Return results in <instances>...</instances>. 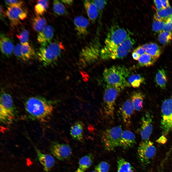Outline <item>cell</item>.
<instances>
[{"label":"cell","mask_w":172,"mask_h":172,"mask_svg":"<svg viewBox=\"0 0 172 172\" xmlns=\"http://www.w3.org/2000/svg\"><path fill=\"white\" fill-rule=\"evenodd\" d=\"M134 109L131 100H126L121 108L122 117L124 122L127 125L130 124L132 115Z\"/></svg>","instance_id":"obj_19"},{"label":"cell","mask_w":172,"mask_h":172,"mask_svg":"<svg viewBox=\"0 0 172 172\" xmlns=\"http://www.w3.org/2000/svg\"><path fill=\"white\" fill-rule=\"evenodd\" d=\"M166 22L169 18L172 16V7H170L160 11H157L156 13Z\"/></svg>","instance_id":"obj_36"},{"label":"cell","mask_w":172,"mask_h":172,"mask_svg":"<svg viewBox=\"0 0 172 172\" xmlns=\"http://www.w3.org/2000/svg\"><path fill=\"white\" fill-rule=\"evenodd\" d=\"M45 18L38 15L32 19V25L33 29L38 32L42 31L47 26Z\"/></svg>","instance_id":"obj_26"},{"label":"cell","mask_w":172,"mask_h":172,"mask_svg":"<svg viewBox=\"0 0 172 172\" xmlns=\"http://www.w3.org/2000/svg\"><path fill=\"white\" fill-rule=\"evenodd\" d=\"M135 41L129 36L108 54L104 60L122 58L129 52Z\"/></svg>","instance_id":"obj_9"},{"label":"cell","mask_w":172,"mask_h":172,"mask_svg":"<svg viewBox=\"0 0 172 172\" xmlns=\"http://www.w3.org/2000/svg\"><path fill=\"white\" fill-rule=\"evenodd\" d=\"M166 22L154 19L152 26V30L154 32L159 33L163 30Z\"/></svg>","instance_id":"obj_38"},{"label":"cell","mask_w":172,"mask_h":172,"mask_svg":"<svg viewBox=\"0 0 172 172\" xmlns=\"http://www.w3.org/2000/svg\"><path fill=\"white\" fill-rule=\"evenodd\" d=\"M93 157L91 154H89L82 157L79 160V168L85 171L89 168L92 165Z\"/></svg>","instance_id":"obj_31"},{"label":"cell","mask_w":172,"mask_h":172,"mask_svg":"<svg viewBox=\"0 0 172 172\" xmlns=\"http://www.w3.org/2000/svg\"><path fill=\"white\" fill-rule=\"evenodd\" d=\"M141 125L140 129V133L143 141L148 140L153 130L152 116L147 112L141 119Z\"/></svg>","instance_id":"obj_14"},{"label":"cell","mask_w":172,"mask_h":172,"mask_svg":"<svg viewBox=\"0 0 172 172\" xmlns=\"http://www.w3.org/2000/svg\"><path fill=\"white\" fill-rule=\"evenodd\" d=\"M153 1L157 10V11H160L164 9L161 0H154Z\"/></svg>","instance_id":"obj_43"},{"label":"cell","mask_w":172,"mask_h":172,"mask_svg":"<svg viewBox=\"0 0 172 172\" xmlns=\"http://www.w3.org/2000/svg\"><path fill=\"white\" fill-rule=\"evenodd\" d=\"M155 81L157 85L161 88L164 89L166 88L167 79L164 69H161L158 70L156 75Z\"/></svg>","instance_id":"obj_29"},{"label":"cell","mask_w":172,"mask_h":172,"mask_svg":"<svg viewBox=\"0 0 172 172\" xmlns=\"http://www.w3.org/2000/svg\"><path fill=\"white\" fill-rule=\"evenodd\" d=\"M84 8L87 16L93 24L94 23L98 16L97 7L92 0H86L83 2Z\"/></svg>","instance_id":"obj_22"},{"label":"cell","mask_w":172,"mask_h":172,"mask_svg":"<svg viewBox=\"0 0 172 172\" xmlns=\"http://www.w3.org/2000/svg\"><path fill=\"white\" fill-rule=\"evenodd\" d=\"M146 53L156 60L161 55L162 51L160 48L157 44L151 43H149L146 49Z\"/></svg>","instance_id":"obj_30"},{"label":"cell","mask_w":172,"mask_h":172,"mask_svg":"<svg viewBox=\"0 0 172 172\" xmlns=\"http://www.w3.org/2000/svg\"><path fill=\"white\" fill-rule=\"evenodd\" d=\"M122 90L113 86L106 85L103 96V108L104 112L107 116L113 117L115 101Z\"/></svg>","instance_id":"obj_7"},{"label":"cell","mask_w":172,"mask_h":172,"mask_svg":"<svg viewBox=\"0 0 172 172\" xmlns=\"http://www.w3.org/2000/svg\"><path fill=\"white\" fill-rule=\"evenodd\" d=\"M164 9L170 7L169 2L167 0H161Z\"/></svg>","instance_id":"obj_45"},{"label":"cell","mask_w":172,"mask_h":172,"mask_svg":"<svg viewBox=\"0 0 172 172\" xmlns=\"http://www.w3.org/2000/svg\"><path fill=\"white\" fill-rule=\"evenodd\" d=\"M166 137L161 136L158 140H157V141L159 143L163 144L165 143L166 142Z\"/></svg>","instance_id":"obj_46"},{"label":"cell","mask_w":172,"mask_h":172,"mask_svg":"<svg viewBox=\"0 0 172 172\" xmlns=\"http://www.w3.org/2000/svg\"><path fill=\"white\" fill-rule=\"evenodd\" d=\"M137 151L141 161L147 163L155 155L156 148L153 143L148 140L143 141L140 143Z\"/></svg>","instance_id":"obj_10"},{"label":"cell","mask_w":172,"mask_h":172,"mask_svg":"<svg viewBox=\"0 0 172 172\" xmlns=\"http://www.w3.org/2000/svg\"><path fill=\"white\" fill-rule=\"evenodd\" d=\"M74 23L77 33L79 37L84 38L87 35L89 22L86 18L81 16H76L74 19Z\"/></svg>","instance_id":"obj_15"},{"label":"cell","mask_w":172,"mask_h":172,"mask_svg":"<svg viewBox=\"0 0 172 172\" xmlns=\"http://www.w3.org/2000/svg\"><path fill=\"white\" fill-rule=\"evenodd\" d=\"M99 31L98 29L94 38L80 51L79 63L82 67H85L92 64L100 57V43L98 36Z\"/></svg>","instance_id":"obj_4"},{"label":"cell","mask_w":172,"mask_h":172,"mask_svg":"<svg viewBox=\"0 0 172 172\" xmlns=\"http://www.w3.org/2000/svg\"><path fill=\"white\" fill-rule=\"evenodd\" d=\"M25 107L29 115L42 122L46 121L52 114L53 110L49 102L38 97L28 98L25 102Z\"/></svg>","instance_id":"obj_1"},{"label":"cell","mask_w":172,"mask_h":172,"mask_svg":"<svg viewBox=\"0 0 172 172\" xmlns=\"http://www.w3.org/2000/svg\"><path fill=\"white\" fill-rule=\"evenodd\" d=\"M5 1V3L8 7H22L24 2L22 1L18 0H6Z\"/></svg>","instance_id":"obj_40"},{"label":"cell","mask_w":172,"mask_h":172,"mask_svg":"<svg viewBox=\"0 0 172 172\" xmlns=\"http://www.w3.org/2000/svg\"><path fill=\"white\" fill-rule=\"evenodd\" d=\"M64 48L61 42H52L45 46H41L37 53V57L44 65H49L58 59Z\"/></svg>","instance_id":"obj_5"},{"label":"cell","mask_w":172,"mask_h":172,"mask_svg":"<svg viewBox=\"0 0 172 172\" xmlns=\"http://www.w3.org/2000/svg\"><path fill=\"white\" fill-rule=\"evenodd\" d=\"M16 36L19 39L20 43L22 45H30L28 42L29 33L27 30H23Z\"/></svg>","instance_id":"obj_37"},{"label":"cell","mask_w":172,"mask_h":172,"mask_svg":"<svg viewBox=\"0 0 172 172\" xmlns=\"http://www.w3.org/2000/svg\"><path fill=\"white\" fill-rule=\"evenodd\" d=\"M84 127V124L82 122L78 121L75 122L70 129V134L72 138L77 141H82Z\"/></svg>","instance_id":"obj_21"},{"label":"cell","mask_w":172,"mask_h":172,"mask_svg":"<svg viewBox=\"0 0 172 172\" xmlns=\"http://www.w3.org/2000/svg\"><path fill=\"white\" fill-rule=\"evenodd\" d=\"M158 38L161 44L164 45L168 44L172 39V32L163 30L159 33Z\"/></svg>","instance_id":"obj_34"},{"label":"cell","mask_w":172,"mask_h":172,"mask_svg":"<svg viewBox=\"0 0 172 172\" xmlns=\"http://www.w3.org/2000/svg\"><path fill=\"white\" fill-rule=\"evenodd\" d=\"M149 44V43L145 44L142 45V46L146 50L147 48V47L148 46Z\"/></svg>","instance_id":"obj_51"},{"label":"cell","mask_w":172,"mask_h":172,"mask_svg":"<svg viewBox=\"0 0 172 172\" xmlns=\"http://www.w3.org/2000/svg\"><path fill=\"white\" fill-rule=\"evenodd\" d=\"M140 56L146 53V50L142 46H140L134 50Z\"/></svg>","instance_id":"obj_44"},{"label":"cell","mask_w":172,"mask_h":172,"mask_svg":"<svg viewBox=\"0 0 172 172\" xmlns=\"http://www.w3.org/2000/svg\"><path fill=\"white\" fill-rule=\"evenodd\" d=\"M163 30L170 32L172 31V16L168 19L166 21Z\"/></svg>","instance_id":"obj_42"},{"label":"cell","mask_w":172,"mask_h":172,"mask_svg":"<svg viewBox=\"0 0 172 172\" xmlns=\"http://www.w3.org/2000/svg\"><path fill=\"white\" fill-rule=\"evenodd\" d=\"M47 9L44 5L39 3H37L35 6V10L38 15H42Z\"/></svg>","instance_id":"obj_41"},{"label":"cell","mask_w":172,"mask_h":172,"mask_svg":"<svg viewBox=\"0 0 172 172\" xmlns=\"http://www.w3.org/2000/svg\"><path fill=\"white\" fill-rule=\"evenodd\" d=\"M0 108V121L6 124L11 123L14 118V114L5 109L1 104Z\"/></svg>","instance_id":"obj_25"},{"label":"cell","mask_w":172,"mask_h":172,"mask_svg":"<svg viewBox=\"0 0 172 172\" xmlns=\"http://www.w3.org/2000/svg\"><path fill=\"white\" fill-rule=\"evenodd\" d=\"M50 150L53 156L60 161L67 159L72 154V150L69 145L61 144L56 141L52 142L51 145Z\"/></svg>","instance_id":"obj_11"},{"label":"cell","mask_w":172,"mask_h":172,"mask_svg":"<svg viewBox=\"0 0 172 172\" xmlns=\"http://www.w3.org/2000/svg\"><path fill=\"white\" fill-rule=\"evenodd\" d=\"M13 53L16 57L24 61L30 60L35 54L34 49L30 45H24L20 43L16 45Z\"/></svg>","instance_id":"obj_13"},{"label":"cell","mask_w":172,"mask_h":172,"mask_svg":"<svg viewBox=\"0 0 172 172\" xmlns=\"http://www.w3.org/2000/svg\"><path fill=\"white\" fill-rule=\"evenodd\" d=\"M0 104L5 109L14 114L15 108L13 99L9 94L6 93L1 94Z\"/></svg>","instance_id":"obj_23"},{"label":"cell","mask_w":172,"mask_h":172,"mask_svg":"<svg viewBox=\"0 0 172 172\" xmlns=\"http://www.w3.org/2000/svg\"><path fill=\"white\" fill-rule=\"evenodd\" d=\"M132 55L133 59L136 60H138L140 56L134 50L133 52Z\"/></svg>","instance_id":"obj_48"},{"label":"cell","mask_w":172,"mask_h":172,"mask_svg":"<svg viewBox=\"0 0 172 172\" xmlns=\"http://www.w3.org/2000/svg\"><path fill=\"white\" fill-rule=\"evenodd\" d=\"M156 59L148 54L145 53L140 56L138 64L141 67H148L153 65Z\"/></svg>","instance_id":"obj_27"},{"label":"cell","mask_w":172,"mask_h":172,"mask_svg":"<svg viewBox=\"0 0 172 172\" xmlns=\"http://www.w3.org/2000/svg\"><path fill=\"white\" fill-rule=\"evenodd\" d=\"M123 132L120 125L107 129L103 131L101 139L105 149L111 151L117 147L120 146V138Z\"/></svg>","instance_id":"obj_6"},{"label":"cell","mask_w":172,"mask_h":172,"mask_svg":"<svg viewBox=\"0 0 172 172\" xmlns=\"http://www.w3.org/2000/svg\"><path fill=\"white\" fill-rule=\"evenodd\" d=\"M145 97L144 94L140 91L135 92L132 94L131 101L135 110L140 111L142 109Z\"/></svg>","instance_id":"obj_24"},{"label":"cell","mask_w":172,"mask_h":172,"mask_svg":"<svg viewBox=\"0 0 172 172\" xmlns=\"http://www.w3.org/2000/svg\"><path fill=\"white\" fill-rule=\"evenodd\" d=\"M136 143L135 136L134 133L129 130L123 131L120 138V147L126 149L132 147Z\"/></svg>","instance_id":"obj_20"},{"label":"cell","mask_w":172,"mask_h":172,"mask_svg":"<svg viewBox=\"0 0 172 172\" xmlns=\"http://www.w3.org/2000/svg\"><path fill=\"white\" fill-rule=\"evenodd\" d=\"M91 172H97L95 170L93 171H91Z\"/></svg>","instance_id":"obj_52"},{"label":"cell","mask_w":172,"mask_h":172,"mask_svg":"<svg viewBox=\"0 0 172 172\" xmlns=\"http://www.w3.org/2000/svg\"><path fill=\"white\" fill-rule=\"evenodd\" d=\"M37 158L43 166L45 172H49L55 163L54 157L51 155L42 153L38 149H36Z\"/></svg>","instance_id":"obj_16"},{"label":"cell","mask_w":172,"mask_h":172,"mask_svg":"<svg viewBox=\"0 0 172 172\" xmlns=\"http://www.w3.org/2000/svg\"><path fill=\"white\" fill-rule=\"evenodd\" d=\"M96 6L98 13L99 22H101L103 10L107 4V1L105 0H92Z\"/></svg>","instance_id":"obj_35"},{"label":"cell","mask_w":172,"mask_h":172,"mask_svg":"<svg viewBox=\"0 0 172 172\" xmlns=\"http://www.w3.org/2000/svg\"><path fill=\"white\" fill-rule=\"evenodd\" d=\"M130 75L128 69L123 66H113L105 69L103 75L104 80L107 84L115 86L123 89L130 86L127 79Z\"/></svg>","instance_id":"obj_2"},{"label":"cell","mask_w":172,"mask_h":172,"mask_svg":"<svg viewBox=\"0 0 172 172\" xmlns=\"http://www.w3.org/2000/svg\"><path fill=\"white\" fill-rule=\"evenodd\" d=\"M129 36V34L124 28L116 25L111 26L107 33L105 45L101 50L100 57L103 59Z\"/></svg>","instance_id":"obj_3"},{"label":"cell","mask_w":172,"mask_h":172,"mask_svg":"<svg viewBox=\"0 0 172 172\" xmlns=\"http://www.w3.org/2000/svg\"><path fill=\"white\" fill-rule=\"evenodd\" d=\"M75 172H84V171L79 167Z\"/></svg>","instance_id":"obj_50"},{"label":"cell","mask_w":172,"mask_h":172,"mask_svg":"<svg viewBox=\"0 0 172 172\" xmlns=\"http://www.w3.org/2000/svg\"><path fill=\"white\" fill-rule=\"evenodd\" d=\"M161 112V136L166 137L172 128V94L163 102Z\"/></svg>","instance_id":"obj_8"},{"label":"cell","mask_w":172,"mask_h":172,"mask_svg":"<svg viewBox=\"0 0 172 172\" xmlns=\"http://www.w3.org/2000/svg\"><path fill=\"white\" fill-rule=\"evenodd\" d=\"M0 47L2 53L7 56H9L13 52L15 48L11 39L3 33L0 36Z\"/></svg>","instance_id":"obj_17"},{"label":"cell","mask_w":172,"mask_h":172,"mask_svg":"<svg viewBox=\"0 0 172 172\" xmlns=\"http://www.w3.org/2000/svg\"><path fill=\"white\" fill-rule=\"evenodd\" d=\"M61 1L62 3L68 5H71L73 2V0H62Z\"/></svg>","instance_id":"obj_49"},{"label":"cell","mask_w":172,"mask_h":172,"mask_svg":"<svg viewBox=\"0 0 172 172\" xmlns=\"http://www.w3.org/2000/svg\"><path fill=\"white\" fill-rule=\"evenodd\" d=\"M109 168L110 165L107 162L102 161L95 167V169L97 172H108Z\"/></svg>","instance_id":"obj_39"},{"label":"cell","mask_w":172,"mask_h":172,"mask_svg":"<svg viewBox=\"0 0 172 172\" xmlns=\"http://www.w3.org/2000/svg\"><path fill=\"white\" fill-rule=\"evenodd\" d=\"M144 81V77L138 74L130 75L127 79V81L129 86L134 88L139 87Z\"/></svg>","instance_id":"obj_28"},{"label":"cell","mask_w":172,"mask_h":172,"mask_svg":"<svg viewBox=\"0 0 172 172\" xmlns=\"http://www.w3.org/2000/svg\"><path fill=\"white\" fill-rule=\"evenodd\" d=\"M53 4V10L56 14L59 16H63L67 14V10L62 2L59 0H54Z\"/></svg>","instance_id":"obj_33"},{"label":"cell","mask_w":172,"mask_h":172,"mask_svg":"<svg viewBox=\"0 0 172 172\" xmlns=\"http://www.w3.org/2000/svg\"><path fill=\"white\" fill-rule=\"evenodd\" d=\"M54 35V30L50 25H47L41 31L38 32L37 40L41 46L47 45L51 42Z\"/></svg>","instance_id":"obj_18"},{"label":"cell","mask_w":172,"mask_h":172,"mask_svg":"<svg viewBox=\"0 0 172 172\" xmlns=\"http://www.w3.org/2000/svg\"><path fill=\"white\" fill-rule=\"evenodd\" d=\"M3 8L1 5L0 6V16L1 18H2V19L5 17V16H7L6 11L5 12Z\"/></svg>","instance_id":"obj_47"},{"label":"cell","mask_w":172,"mask_h":172,"mask_svg":"<svg viewBox=\"0 0 172 172\" xmlns=\"http://www.w3.org/2000/svg\"><path fill=\"white\" fill-rule=\"evenodd\" d=\"M117 166L118 172H134L130 164L122 158L118 160Z\"/></svg>","instance_id":"obj_32"},{"label":"cell","mask_w":172,"mask_h":172,"mask_svg":"<svg viewBox=\"0 0 172 172\" xmlns=\"http://www.w3.org/2000/svg\"><path fill=\"white\" fill-rule=\"evenodd\" d=\"M7 16L11 24L14 26L18 25L27 17L26 11L22 7H8L6 11Z\"/></svg>","instance_id":"obj_12"}]
</instances>
